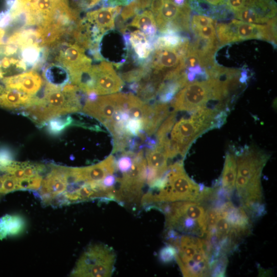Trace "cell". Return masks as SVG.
<instances>
[{
	"mask_svg": "<svg viewBox=\"0 0 277 277\" xmlns=\"http://www.w3.org/2000/svg\"><path fill=\"white\" fill-rule=\"evenodd\" d=\"M128 93H118L97 96L93 101L86 100L82 110L105 126L119 109L126 110Z\"/></svg>",
	"mask_w": 277,
	"mask_h": 277,
	"instance_id": "9",
	"label": "cell"
},
{
	"mask_svg": "<svg viewBox=\"0 0 277 277\" xmlns=\"http://www.w3.org/2000/svg\"><path fill=\"white\" fill-rule=\"evenodd\" d=\"M216 24L214 18L203 14H194L190 21V28L192 32L201 27Z\"/></svg>",
	"mask_w": 277,
	"mask_h": 277,
	"instance_id": "23",
	"label": "cell"
},
{
	"mask_svg": "<svg viewBox=\"0 0 277 277\" xmlns=\"http://www.w3.org/2000/svg\"><path fill=\"white\" fill-rule=\"evenodd\" d=\"M121 6L103 7L88 12L85 18L104 35L114 28L115 20L121 11Z\"/></svg>",
	"mask_w": 277,
	"mask_h": 277,
	"instance_id": "12",
	"label": "cell"
},
{
	"mask_svg": "<svg viewBox=\"0 0 277 277\" xmlns=\"http://www.w3.org/2000/svg\"><path fill=\"white\" fill-rule=\"evenodd\" d=\"M34 96L15 90H5L0 95V107L9 110L24 109L31 104Z\"/></svg>",
	"mask_w": 277,
	"mask_h": 277,
	"instance_id": "14",
	"label": "cell"
},
{
	"mask_svg": "<svg viewBox=\"0 0 277 277\" xmlns=\"http://www.w3.org/2000/svg\"><path fill=\"white\" fill-rule=\"evenodd\" d=\"M234 14L235 17L239 20L251 24H266L270 19L263 16L254 9L247 7Z\"/></svg>",
	"mask_w": 277,
	"mask_h": 277,
	"instance_id": "19",
	"label": "cell"
},
{
	"mask_svg": "<svg viewBox=\"0 0 277 277\" xmlns=\"http://www.w3.org/2000/svg\"><path fill=\"white\" fill-rule=\"evenodd\" d=\"M116 258L112 247L103 243L92 244L78 260L71 276H111L114 272Z\"/></svg>",
	"mask_w": 277,
	"mask_h": 277,
	"instance_id": "6",
	"label": "cell"
},
{
	"mask_svg": "<svg viewBox=\"0 0 277 277\" xmlns=\"http://www.w3.org/2000/svg\"><path fill=\"white\" fill-rule=\"evenodd\" d=\"M94 87L93 92L97 95H108L120 91L124 83L114 70L112 64L103 61L92 65Z\"/></svg>",
	"mask_w": 277,
	"mask_h": 277,
	"instance_id": "10",
	"label": "cell"
},
{
	"mask_svg": "<svg viewBox=\"0 0 277 277\" xmlns=\"http://www.w3.org/2000/svg\"><path fill=\"white\" fill-rule=\"evenodd\" d=\"M13 160V155L11 152L5 148H0V166H6Z\"/></svg>",
	"mask_w": 277,
	"mask_h": 277,
	"instance_id": "31",
	"label": "cell"
},
{
	"mask_svg": "<svg viewBox=\"0 0 277 277\" xmlns=\"http://www.w3.org/2000/svg\"><path fill=\"white\" fill-rule=\"evenodd\" d=\"M118 173L113 201L130 207L141 206L147 185V163L143 149L136 153L128 171Z\"/></svg>",
	"mask_w": 277,
	"mask_h": 277,
	"instance_id": "5",
	"label": "cell"
},
{
	"mask_svg": "<svg viewBox=\"0 0 277 277\" xmlns=\"http://www.w3.org/2000/svg\"><path fill=\"white\" fill-rule=\"evenodd\" d=\"M215 30L221 46L234 42L233 29L230 22L216 24Z\"/></svg>",
	"mask_w": 277,
	"mask_h": 277,
	"instance_id": "20",
	"label": "cell"
},
{
	"mask_svg": "<svg viewBox=\"0 0 277 277\" xmlns=\"http://www.w3.org/2000/svg\"><path fill=\"white\" fill-rule=\"evenodd\" d=\"M237 174L236 156L235 153L226 154L221 177V188L229 195L235 188Z\"/></svg>",
	"mask_w": 277,
	"mask_h": 277,
	"instance_id": "15",
	"label": "cell"
},
{
	"mask_svg": "<svg viewBox=\"0 0 277 277\" xmlns=\"http://www.w3.org/2000/svg\"><path fill=\"white\" fill-rule=\"evenodd\" d=\"M25 227L24 219L19 215L6 214L0 218V240L7 235H16L23 232Z\"/></svg>",
	"mask_w": 277,
	"mask_h": 277,
	"instance_id": "17",
	"label": "cell"
},
{
	"mask_svg": "<svg viewBox=\"0 0 277 277\" xmlns=\"http://www.w3.org/2000/svg\"><path fill=\"white\" fill-rule=\"evenodd\" d=\"M188 112L189 117L175 122L168 135L166 150L170 160L177 155L184 157L195 138L207 130L221 126L226 117L224 111L214 108Z\"/></svg>",
	"mask_w": 277,
	"mask_h": 277,
	"instance_id": "2",
	"label": "cell"
},
{
	"mask_svg": "<svg viewBox=\"0 0 277 277\" xmlns=\"http://www.w3.org/2000/svg\"><path fill=\"white\" fill-rule=\"evenodd\" d=\"M176 249L170 244L163 247L159 252V258L164 263H169L175 259Z\"/></svg>",
	"mask_w": 277,
	"mask_h": 277,
	"instance_id": "28",
	"label": "cell"
},
{
	"mask_svg": "<svg viewBox=\"0 0 277 277\" xmlns=\"http://www.w3.org/2000/svg\"><path fill=\"white\" fill-rule=\"evenodd\" d=\"M246 0H224L226 8L234 14L245 7Z\"/></svg>",
	"mask_w": 277,
	"mask_h": 277,
	"instance_id": "30",
	"label": "cell"
},
{
	"mask_svg": "<svg viewBox=\"0 0 277 277\" xmlns=\"http://www.w3.org/2000/svg\"><path fill=\"white\" fill-rule=\"evenodd\" d=\"M139 11L150 6L151 0H134Z\"/></svg>",
	"mask_w": 277,
	"mask_h": 277,
	"instance_id": "32",
	"label": "cell"
},
{
	"mask_svg": "<svg viewBox=\"0 0 277 277\" xmlns=\"http://www.w3.org/2000/svg\"><path fill=\"white\" fill-rule=\"evenodd\" d=\"M52 46L56 51L55 61L67 70L69 76L92 65V60L85 53V49L76 43L61 39Z\"/></svg>",
	"mask_w": 277,
	"mask_h": 277,
	"instance_id": "8",
	"label": "cell"
},
{
	"mask_svg": "<svg viewBox=\"0 0 277 277\" xmlns=\"http://www.w3.org/2000/svg\"><path fill=\"white\" fill-rule=\"evenodd\" d=\"M168 244L176 249L175 260L184 276L210 275V255L205 239L173 230L166 232Z\"/></svg>",
	"mask_w": 277,
	"mask_h": 277,
	"instance_id": "3",
	"label": "cell"
},
{
	"mask_svg": "<svg viewBox=\"0 0 277 277\" xmlns=\"http://www.w3.org/2000/svg\"><path fill=\"white\" fill-rule=\"evenodd\" d=\"M18 190L17 180L11 174L5 173L3 177V194Z\"/></svg>",
	"mask_w": 277,
	"mask_h": 277,
	"instance_id": "27",
	"label": "cell"
},
{
	"mask_svg": "<svg viewBox=\"0 0 277 277\" xmlns=\"http://www.w3.org/2000/svg\"><path fill=\"white\" fill-rule=\"evenodd\" d=\"M164 214L166 230L179 234L204 236L207 229L206 209L201 203L176 201L162 203L155 207Z\"/></svg>",
	"mask_w": 277,
	"mask_h": 277,
	"instance_id": "4",
	"label": "cell"
},
{
	"mask_svg": "<svg viewBox=\"0 0 277 277\" xmlns=\"http://www.w3.org/2000/svg\"><path fill=\"white\" fill-rule=\"evenodd\" d=\"M235 154L237 164L235 185L248 189L261 188V175L268 155L255 147H247L241 151H237Z\"/></svg>",
	"mask_w": 277,
	"mask_h": 277,
	"instance_id": "7",
	"label": "cell"
},
{
	"mask_svg": "<svg viewBox=\"0 0 277 277\" xmlns=\"http://www.w3.org/2000/svg\"><path fill=\"white\" fill-rule=\"evenodd\" d=\"M139 12L136 4L133 0L123 8L120 18L124 22L133 17L134 15L137 14Z\"/></svg>",
	"mask_w": 277,
	"mask_h": 277,
	"instance_id": "29",
	"label": "cell"
},
{
	"mask_svg": "<svg viewBox=\"0 0 277 277\" xmlns=\"http://www.w3.org/2000/svg\"><path fill=\"white\" fill-rule=\"evenodd\" d=\"M43 85L42 77L34 70L5 78L0 82L3 93L7 90H15L31 95H35Z\"/></svg>",
	"mask_w": 277,
	"mask_h": 277,
	"instance_id": "11",
	"label": "cell"
},
{
	"mask_svg": "<svg viewBox=\"0 0 277 277\" xmlns=\"http://www.w3.org/2000/svg\"><path fill=\"white\" fill-rule=\"evenodd\" d=\"M44 76L47 83L61 88L70 81L68 71L60 64H51L48 66L44 70Z\"/></svg>",
	"mask_w": 277,
	"mask_h": 277,
	"instance_id": "18",
	"label": "cell"
},
{
	"mask_svg": "<svg viewBox=\"0 0 277 277\" xmlns=\"http://www.w3.org/2000/svg\"><path fill=\"white\" fill-rule=\"evenodd\" d=\"M47 130L51 134H59L67 127L73 123V119L70 116L67 117L57 116L48 121Z\"/></svg>",
	"mask_w": 277,
	"mask_h": 277,
	"instance_id": "21",
	"label": "cell"
},
{
	"mask_svg": "<svg viewBox=\"0 0 277 277\" xmlns=\"http://www.w3.org/2000/svg\"><path fill=\"white\" fill-rule=\"evenodd\" d=\"M143 121L141 119L130 118L125 125L126 133L131 136H138L144 131Z\"/></svg>",
	"mask_w": 277,
	"mask_h": 277,
	"instance_id": "25",
	"label": "cell"
},
{
	"mask_svg": "<svg viewBox=\"0 0 277 277\" xmlns=\"http://www.w3.org/2000/svg\"><path fill=\"white\" fill-rule=\"evenodd\" d=\"M129 26L137 28L144 32L152 43L157 35V26L151 10H145L137 13Z\"/></svg>",
	"mask_w": 277,
	"mask_h": 277,
	"instance_id": "16",
	"label": "cell"
},
{
	"mask_svg": "<svg viewBox=\"0 0 277 277\" xmlns=\"http://www.w3.org/2000/svg\"><path fill=\"white\" fill-rule=\"evenodd\" d=\"M226 255L222 256L210 263V276H224L227 265Z\"/></svg>",
	"mask_w": 277,
	"mask_h": 277,
	"instance_id": "22",
	"label": "cell"
},
{
	"mask_svg": "<svg viewBox=\"0 0 277 277\" xmlns=\"http://www.w3.org/2000/svg\"><path fill=\"white\" fill-rule=\"evenodd\" d=\"M169 107L167 103L155 102L151 104V108L143 120L144 131L148 136H151L169 114Z\"/></svg>",
	"mask_w": 277,
	"mask_h": 277,
	"instance_id": "13",
	"label": "cell"
},
{
	"mask_svg": "<svg viewBox=\"0 0 277 277\" xmlns=\"http://www.w3.org/2000/svg\"><path fill=\"white\" fill-rule=\"evenodd\" d=\"M72 8L80 13L82 11H86L97 5L101 0H71Z\"/></svg>",
	"mask_w": 277,
	"mask_h": 277,
	"instance_id": "26",
	"label": "cell"
},
{
	"mask_svg": "<svg viewBox=\"0 0 277 277\" xmlns=\"http://www.w3.org/2000/svg\"><path fill=\"white\" fill-rule=\"evenodd\" d=\"M209 188L191 179L184 168L183 160L169 166L164 175L144 193L141 206L155 207L159 204L176 201L202 203L207 197Z\"/></svg>",
	"mask_w": 277,
	"mask_h": 277,
	"instance_id": "1",
	"label": "cell"
},
{
	"mask_svg": "<svg viewBox=\"0 0 277 277\" xmlns=\"http://www.w3.org/2000/svg\"><path fill=\"white\" fill-rule=\"evenodd\" d=\"M215 26L216 24H213L204 26L195 30L192 33L195 37L207 41H217L218 40L216 34Z\"/></svg>",
	"mask_w": 277,
	"mask_h": 277,
	"instance_id": "24",
	"label": "cell"
}]
</instances>
